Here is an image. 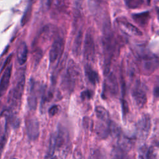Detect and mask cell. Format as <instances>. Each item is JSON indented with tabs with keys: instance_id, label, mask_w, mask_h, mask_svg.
I'll use <instances>...</instances> for the list:
<instances>
[{
	"instance_id": "cell-8",
	"label": "cell",
	"mask_w": 159,
	"mask_h": 159,
	"mask_svg": "<svg viewBox=\"0 0 159 159\" xmlns=\"http://www.w3.org/2000/svg\"><path fill=\"white\" fill-rule=\"evenodd\" d=\"M132 96L135 105L139 108H142L146 104L147 101V93L140 81H137L133 87Z\"/></svg>"
},
{
	"instance_id": "cell-11",
	"label": "cell",
	"mask_w": 159,
	"mask_h": 159,
	"mask_svg": "<svg viewBox=\"0 0 159 159\" xmlns=\"http://www.w3.org/2000/svg\"><path fill=\"white\" fill-rule=\"evenodd\" d=\"M25 124L29 139L32 140L37 139L40 134V125L37 119L35 117H30L26 120Z\"/></svg>"
},
{
	"instance_id": "cell-34",
	"label": "cell",
	"mask_w": 159,
	"mask_h": 159,
	"mask_svg": "<svg viewBox=\"0 0 159 159\" xmlns=\"http://www.w3.org/2000/svg\"><path fill=\"white\" fill-rule=\"evenodd\" d=\"M42 57V52L40 50H38L34 56V63H35V65H37L39 64V62L40 61L41 58Z\"/></svg>"
},
{
	"instance_id": "cell-29",
	"label": "cell",
	"mask_w": 159,
	"mask_h": 159,
	"mask_svg": "<svg viewBox=\"0 0 159 159\" xmlns=\"http://www.w3.org/2000/svg\"><path fill=\"white\" fill-rule=\"evenodd\" d=\"M148 147L146 145H143L139 150V159H148L147 157Z\"/></svg>"
},
{
	"instance_id": "cell-27",
	"label": "cell",
	"mask_w": 159,
	"mask_h": 159,
	"mask_svg": "<svg viewBox=\"0 0 159 159\" xmlns=\"http://www.w3.org/2000/svg\"><path fill=\"white\" fill-rule=\"evenodd\" d=\"M148 159H158V149L157 145H152L148 147Z\"/></svg>"
},
{
	"instance_id": "cell-15",
	"label": "cell",
	"mask_w": 159,
	"mask_h": 159,
	"mask_svg": "<svg viewBox=\"0 0 159 159\" xmlns=\"http://www.w3.org/2000/svg\"><path fill=\"white\" fill-rule=\"evenodd\" d=\"M110 122L111 121L109 122L100 121L99 122H98L97 124L96 125L94 128L95 133L99 139H105L110 134L109 133Z\"/></svg>"
},
{
	"instance_id": "cell-5",
	"label": "cell",
	"mask_w": 159,
	"mask_h": 159,
	"mask_svg": "<svg viewBox=\"0 0 159 159\" xmlns=\"http://www.w3.org/2000/svg\"><path fill=\"white\" fill-rule=\"evenodd\" d=\"M55 150L58 152L65 153L70 144V137L68 131L63 127L59 125L56 134H55Z\"/></svg>"
},
{
	"instance_id": "cell-3",
	"label": "cell",
	"mask_w": 159,
	"mask_h": 159,
	"mask_svg": "<svg viewBox=\"0 0 159 159\" xmlns=\"http://www.w3.org/2000/svg\"><path fill=\"white\" fill-rule=\"evenodd\" d=\"M138 62L141 70L147 75L152 73L158 66V57L150 52H143L139 53Z\"/></svg>"
},
{
	"instance_id": "cell-10",
	"label": "cell",
	"mask_w": 159,
	"mask_h": 159,
	"mask_svg": "<svg viewBox=\"0 0 159 159\" xmlns=\"http://www.w3.org/2000/svg\"><path fill=\"white\" fill-rule=\"evenodd\" d=\"M10 116L11 114L7 109L4 111L0 116V158L7 141V119Z\"/></svg>"
},
{
	"instance_id": "cell-16",
	"label": "cell",
	"mask_w": 159,
	"mask_h": 159,
	"mask_svg": "<svg viewBox=\"0 0 159 159\" xmlns=\"http://www.w3.org/2000/svg\"><path fill=\"white\" fill-rule=\"evenodd\" d=\"M28 49L26 43L24 42H21L17 49V60L19 65H24L27 59Z\"/></svg>"
},
{
	"instance_id": "cell-35",
	"label": "cell",
	"mask_w": 159,
	"mask_h": 159,
	"mask_svg": "<svg viewBox=\"0 0 159 159\" xmlns=\"http://www.w3.org/2000/svg\"><path fill=\"white\" fill-rule=\"evenodd\" d=\"M91 122V120L88 119V118H84V120H83V125L84 127L86 129H91V127L93 126V124L92 123H90Z\"/></svg>"
},
{
	"instance_id": "cell-36",
	"label": "cell",
	"mask_w": 159,
	"mask_h": 159,
	"mask_svg": "<svg viewBox=\"0 0 159 159\" xmlns=\"http://www.w3.org/2000/svg\"><path fill=\"white\" fill-rule=\"evenodd\" d=\"M154 95L157 98L158 96V86H156V88L154 89Z\"/></svg>"
},
{
	"instance_id": "cell-37",
	"label": "cell",
	"mask_w": 159,
	"mask_h": 159,
	"mask_svg": "<svg viewBox=\"0 0 159 159\" xmlns=\"http://www.w3.org/2000/svg\"><path fill=\"white\" fill-rule=\"evenodd\" d=\"M94 2H96V3H104L105 2L107 1V0H93Z\"/></svg>"
},
{
	"instance_id": "cell-32",
	"label": "cell",
	"mask_w": 159,
	"mask_h": 159,
	"mask_svg": "<svg viewBox=\"0 0 159 159\" xmlns=\"http://www.w3.org/2000/svg\"><path fill=\"white\" fill-rule=\"evenodd\" d=\"M56 6L60 9L66 8L68 4V0H55Z\"/></svg>"
},
{
	"instance_id": "cell-21",
	"label": "cell",
	"mask_w": 159,
	"mask_h": 159,
	"mask_svg": "<svg viewBox=\"0 0 159 159\" xmlns=\"http://www.w3.org/2000/svg\"><path fill=\"white\" fill-rule=\"evenodd\" d=\"M111 159H129L127 152L119 146L115 147L111 152Z\"/></svg>"
},
{
	"instance_id": "cell-13",
	"label": "cell",
	"mask_w": 159,
	"mask_h": 159,
	"mask_svg": "<svg viewBox=\"0 0 159 159\" xmlns=\"http://www.w3.org/2000/svg\"><path fill=\"white\" fill-rule=\"evenodd\" d=\"M117 23L120 29L125 32V33L134 36H142L143 35V33L139 29L130 22H128L125 18H118L117 19Z\"/></svg>"
},
{
	"instance_id": "cell-14",
	"label": "cell",
	"mask_w": 159,
	"mask_h": 159,
	"mask_svg": "<svg viewBox=\"0 0 159 159\" xmlns=\"http://www.w3.org/2000/svg\"><path fill=\"white\" fill-rule=\"evenodd\" d=\"M11 71L12 64H10L5 69L0 80V97L3 96L7 89L11 76Z\"/></svg>"
},
{
	"instance_id": "cell-9",
	"label": "cell",
	"mask_w": 159,
	"mask_h": 159,
	"mask_svg": "<svg viewBox=\"0 0 159 159\" xmlns=\"http://www.w3.org/2000/svg\"><path fill=\"white\" fill-rule=\"evenodd\" d=\"M95 57V44L93 35L90 31L86 34L84 43V58L87 62L92 63Z\"/></svg>"
},
{
	"instance_id": "cell-18",
	"label": "cell",
	"mask_w": 159,
	"mask_h": 159,
	"mask_svg": "<svg viewBox=\"0 0 159 159\" xmlns=\"http://www.w3.org/2000/svg\"><path fill=\"white\" fill-rule=\"evenodd\" d=\"M85 75L88 81L93 85L96 84L99 80L98 73L94 71L89 64H86L84 66Z\"/></svg>"
},
{
	"instance_id": "cell-1",
	"label": "cell",
	"mask_w": 159,
	"mask_h": 159,
	"mask_svg": "<svg viewBox=\"0 0 159 159\" xmlns=\"http://www.w3.org/2000/svg\"><path fill=\"white\" fill-rule=\"evenodd\" d=\"M102 43L104 58V73L107 75L109 73L110 66L118 48V42L110 25H107L104 28Z\"/></svg>"
},
{
	"instance_id": "cell-24",
	"label": "cell",
	"mask_w": 159,
	"mask_h": 159,
	"mask_svg": "<svg viewBox=\"0 0 159 159\" xmlns=\"http://www.w3.org/2000/svg\"><path fill=\"white\" fill-rule=\"evenodd\" d=\"M32 5H33V0H29L28 6L27 7V9L22 16V20H21V25L22 26H24L27 24V22L29 21L30 14L32 12Z\"/></svg>"
},
{
	"instance_id": "cell-28",
	"label": "cell",
	"mask_w": 159,
	"mask_h": 159,
	"mask_svg": "<svg viewBox=\"0 0 159 159\" xmlns=\"http://www.w3.org/2000/svg\"><path fill=\"white\" fill-rule=\"evenodd\" d=\"M89 159H105V157L100 150L94 148L91 150Z\"/></svg>"
},
{
	"instance_id": "cell-25",
	"label": "cell",
	"mask_w": 159,
	"mask_h": 159,
	"mask_svg": "<svg viewBox=\"0 0 159 159\" xmlns=\"http://www.w3.org/2000/svg\"><path fill=\"white\" fill-rule=\"evenodd\" d=\"M125 6L129 9L140 8L144 4V0H124Z\"/></svg>"
},
{
	"instance_id": "cell-20",
	"label": "cell",
	"mask_w": 159,
	"mask_h": 159,
	"mask_svg": "<svg viewBox=\"0 0 159 159\" xmlns=\"http://www.w3.org/2000/svg\"><path fill=\"white\" fill-rule=\"evenodd\" d=\"M118 145L121 148L125 150V151L128 152L130 150L133 146V142L132 139L125 136L122 135L121 134L118 137Z\"/></svg>"
},
{
	"instance_id": "cell-17",
	"label": "cell",
	"mask_w": 159,
	"mask_h": 159,
	"mask_svg": "<svg viewBox=\"0 0 159 159\" xmlns=\"http://www.w3.org/2000/svg\"><path fill=\"white\" fill-rule=\"evenodd\" d=\"M150 18V12L146 11L143 12L141 13L138 14H134L132 15V19L133 20L139 25L140 26H145Z\"/></svg>"
},
{
	"instance_id": "cell-23",
	"label": "cell",
	"mask_w": 159,
	"mask_h": 159,
	"mask_svg": "<svg viewBox=\"0 0 159 159\" xmlns=\"http://www.w3.org/2000/svg\"><path fill=\"white\" fill-rule=\"evenodd\" d=\"M34 83H31V86H30V94L28 98V104L30 109L34 110L36 108L37 106V97L34 91Z\"/></svg>"
},
{
	"instance_id": "cell-7",
	"label": "cell",
	"mask_w": 159,
	"mask_h": 159,
	"mask_svg": "<svg viewBox=\"0 0 159 159\" xmlns=\"http://www.w3.org/2000/svg\"><path fill=\"white\" fill-rule=\"evenodd\" d=\"M119 91V85L116 77L112 73H109L104 81L102 96L106 98L108 96H115Z\"/></svg>"
},
{
	"instance_id": "cell-22",
	"label": "cell",
	"mask_w": 159,
	"mask_h": 159,
	"mask_svg": "<svg viewBox=\"0 0 159 159\" xmlns=\"http://www.w3.org/2000/svg\"><path fill=\"white\" fill-rule=\"evenodd\" d=\"M55 152V134H52L49 139V143L45 159H53V155Z\"/></svg>"
},
{
	"instance_id": "cell-38",
	"label": "cell",
	"mask_w": 159,
	"mask_h": 159,
	"mask_svg": "<svg viewBox=\"0 0 159 159\" xmlns=\"http://www.w3.org/2000/svg\"><path fill=\"white\" fill-rule=\"evenodd\" d=\"M53 159H57V157H55V158L53 157Z\"/></svg>"
},
{
	"instance_id": "cell-12",
	"label": "cell",
	"mask_w": 159,
	"mask_h": 159,
	"mask_svg": "<svg viewBox=\"0 0 159 159\" xmlns=\"http://www.w3.org/2000/svg\"><path fill=\"white\" fill-rule=\"evenodd\" d=\"M64 50V40L61 37H57L53 42L49 52V60L53 63L60 58Z\"/></svg>"
},
{
	"instance_id": "cell-6",
	"label": "cell",
	"mask_w": 159,
	"mask_h": 159,
	"mask_svg": "<svg viewBox=\"0 0 159 159\" xmlns=\"http://www.w3.org/2000/svg\"><path fill=\"white\" fill-rule=\"evenodd\" d=\"M151 118L149 114H144L136 125V134L140 140H145L148 137L151 128Z\"/></svg>"
},
{
	"instance_id": "cell-33",
	"label": "cell",
	"mask_w": 159,
	"mask_h": 159,
	"mask_svg": "<svg viewBox=\"0 0 159 159\" xmlns=\"http://www.w3.org/2000/svg\"><path fill=\"white\" fill-rule=\"evenodd\" d=\"M59 111V106L57 105H53L48 110V114L50 116L52 117L57 114Z\"/></svg>"
},
{
	"instance_id": "cell-26",
	"label": "cell",
	"mask_w": 159,
	"mask_h": 159,
	"mask_svg": "<svg viewBox=\"0 0 159 159\" xmlns=\"http://www.w3.org/2000/svg\"><path fill=\"white\" fill-rule=\"evenodd\" d=\"M83 34L81 31H80L78 34L77 35L75 41H74V46H73V52L76 55H78L80 53L81 50V45L82 42Z\"/></svg>"
},
{
	"instance_id": "cell-31",
	"label": "cell",
	"mask_w": 159,
	"mask_h": 159,
	"mask_svg": "<svg viewBox=\"0 0 159 159\" xmlns=\"http://www.w3.org/2000/svg\"><path fill=\"white\" fill-rule=\"evenodd\" d=\"M93 95V93L91 91L85 90L81 93L80 97L83 100H89L92 98Z\"/></svg>"
},
{
	"instance_id": "cell-2",
	"label": "cell",
	"mask_w": 159,
	"mask_h": 159,
	"mask_svg": "<svg viewBox=\"0 0 159 159\" xmlns=\"http://www.w3.org/2000/svg\"><path fill=\"white\" fill-rule=\"evenodd\" d=\"M25 81V75L23 73L18 78L15 86L11 90L9 94L7 102L9 104V108L7 110L11 116L17 113L19 109L24 89Z\"/></svg>"
},
{
	"instance_id": "cell-19",
	"label": "cell",
	"mask_w": 159,
	"mask_h": 159,
	"mask_svg": "<svg viewBox=\"0 0 159 159\" xmlns=\"http://www.w3.org/2000/svg\"><path fill=\"white\" fill-rule=\"evenodd\" d=\"M95 114L99 121L105 122H109L111 121L108 111L102 106H96L95 107Z\"/></svg>"
},
{
	"instance_id": "cell-30",
	"label": "cell",
	"mask_w": 159,
	"mask_h": 159,
	"mask_svg": "<svg viewBox=\"0 0 159 159\" xmlns=\"http://www.w3.org/2000/svg\"><path fill=\"white\" fill-rule=\"evenodd\" d=\"M121 106H122V111L124 118H125V116L129 112V105L125 99L121 100Z\"/></svg>"
},
{
	"instance_id": "cell-39",
	"label": "cell",
	"mask_w": 159,
	"mask_h": 159,
	"mask_svg": "<svg viewBox=\"0 0 159 159\" xmlns=\"http://www.w3.org/2000/svg\"><path fill=\"white\" fill-rule=\"evenodd\" d=\"M12 159H17V158H12Z\"/></svg>"
},
{
	"instance_id": "cell-4",
	"label": "cell",
	"mask_w": 159,
	"mask_h": 159,
	"mask_svg": "<svg viewBox=\"0 0 159 159\" xmlns=\"http://www.w3.org/2000/svg\"><path fill=\"white\" fill-rule=\"evenodd\" d=\"M80 76L78 66L72 60L69 63L68 66L62 79V87L68 92L73 91L76 82Z\"/></svg>"
}]
</instances>
